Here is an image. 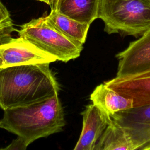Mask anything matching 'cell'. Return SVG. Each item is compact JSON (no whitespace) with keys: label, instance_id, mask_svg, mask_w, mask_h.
<instances>
[{"label":"cell","instance_id":"6da1fadb","mask_svg":"<svg viewBox=\"0 0 150 150\" xmlns=\"http://www.w3.org/2000/svg\"><path fill=\"white\" fill-rule=\"evenodd\" d=\"M49 63L0 69V108L24 107L58 94L59 83Z\"/></svg>","mask_w":150,"mask_h":150},{"label":"cell","instance_id":"7a4b0ae2","mask_svg":"<svg viewBox=\"0 0 150 150\" xmlns=\"http://www.w3.org/2000/svg\"><path fill=\"white\" fill-rule=\"evenodd\" d=\"M4 111L0 128L21 137L28 145L39 138L62 131L66 125L58 94L42 101Z\"/></svg>","mask_w":150,"mask_h":150},{"label":"cell","instance_id":"3957f363","mask_svg":"<svg viewBox=\"0 0 150 150\" xmlns=\"http://www.w3.org/2000/svg\"><path fill=\"white\" fill-rule=\"evenodd\" d=\"M98 18L108 34L140 38L150 32V0H100Z\"/></svg>","mask_w":150,"mask_h":150},{"label":"cell","instance_id":"277c9868","mask_svg":"<svg viewBox=\"0 0 150 150\" xmlns=\"http://www.w3.org/2000/svg\"><path fill=\"white\" fill-rule=\"evenodd\" d=\"M18 35L63 62L77 58L83 44L65 36L47 23L45 16L33 19L18 30Z\"/></svg>","mask_w":150,"mask_h":150},{"label":"cell","instance_id":"5b68a950","mask_svg":"<svg viewBox=\"0 0 150 150\" xmlns=\"http://www.w3.org/2000/svg\"><path fill=\"white\" fill-rule=\"evenodd\" d=\"M111 118L127 133L132 142L134 150H149L150 104L117 112Z\"/></svg>","mask_w":150,"mask_h":150},{"label":"cell","instance_id":"8992f818","mask_svg":"<svg viewBox=\"0 0 150 150\" xmlns=\"http://www.w3.org/2000/svg\"><path fill=\"white\" fill-rule=\"evenodd\" d=\"M56 57L43 51L26 39L19 36L0 45V69L57 61Z\"/></svg>","mask_w":150,"mask_h":150},{"label":"cell","instance_id":"52a82bcc","mask_svg":"<svg viewBox=\"0 0 150 150\" xmlns=\"http://www.w3.org/2000/svg\"><path fill=\"white\" fill-rule=\"evenodd\" d=\"M104 83L122 96L132 99L134 107L150 104V67L133 74L117 76Z\"/></svg>","mask_w":150,"mask_h":150},{"label":"cell","instance_id":"ba28073f","mask_svg":"<svg viewBox=\"0 0 150 150\" xmlns=\"http://www.w3.org/2000/svg\"><path fill=\"white\" fill-rule=\"evenodd\" d=\"M118 60L117 76L137 73L150 67V32L131 42L116 54Z\"/></svg>","mask_w":150,"mask_h":150},{"label":"cell","instance_id":"9c48e42d","mask_svg":"<svg viewBox=\"0 0 150 150\" xmlns=\"http://www.w3.org/2000/svg\"><path fill=\"white\" fill-rule=\"evenodd\" d=\"M81 114L83 127L74 149L94 150L96 144L112 119L93 103L87 105Z\"/></svg>","mask_w":150,"mask_h":150},{"label":"cell","instance_id":"30bf717a","mask_svg":"<svg viewBox=\"0 0 150 150\" xmlns=\"http://www.w3.org/2000/svg\"><path fill=\"white\" fill-rule=\"evenodd\" d=\"M100 0H53L51 9L78 22L90 25L98 18Z\"/></svg>","mask_w":150,"mask_h":150},{"label":"cell","instance_id":"8fae6325","mask_svg":"<svg viewBox=\"0 0 150 150\" xmlns=\"http://www.w3.org/2000/svg\"><path fill=\"white\" fill-rule=\"evenodd\" d=\"M90 98L93 104L110 117L117 112L134 107L132 99L122 96L104 83L95 88Z\"/></svg>","mask_w":150,"mask_h":150},{"label":"cell","instance_id":"7c38bea8","mask_svg":"<svg viewBox=\"0 0 150 150\" xmlns=\"http://www.w3.org/2000/svg\"><path fill=\"white\" fill-rule=\"evenodd\" d=\"M45 19L48 23L67 38L83 45L85 43L90 25L78 22L53 9L45 16Z\"/></svg>","mask_w":150,"mask_h":150},{"label":"cell","instance_id":"4fadbf2b","mask_svg":"<svg viewBox=\"0 0 150 150\" xmlns=\"http://www.w3.org/2000/svg\"><path fill=\"white\" fill-rule=\"evenodd\" d=\"M134 150L132 142L124 129L112 120L95 145L94 150Z\"/></svg>","mask_w":150,"mask_h":150},{"label":"cell","instance_id":"5bb4252c","mask_svg":"<svg viewBox=\"0 0 150 150\" xmlns=\"http://www.w3.org/2000/svg\"><path fill=\"white\" fill-rule=\"evenodd\" d=\"M18 30L13 27L8 11L0 1V45L8 42L12 38V33Z\"/></svg>","mask_w":150,"mask_h":150},{"label":"cell","instance_id":"9a60e30c","mask_svg":"<svg viewBox=\"0 0 150 150\" xmlns=\"http://www.w3.org/2000/svg\"><path fill=\"white\" fill-rule=\"evenodd\" d=\"M28 145L26 144L25 141L19 137H18L16 139L12 141L11 144H10L8 146L1 148V149H6V150H24L26 149Z\"/></svg>","mask_w":150,"mask_h":150},{"label":"cell","instance_id":"2e32d148","mask_svg":"<svg viewBox=\"0 0 150 150\" xmlns=\"http://www.w3.org/2000/svg\"><path fill=\"white\" fill-rule=\"evenodd\" d=\"M38 1H42L43 2H45L47 4H48L49 5H51L52 2H53V0H38Z\"/></svg>","mask_w":150,"mask_h":150},{"label":"cell","instance_id":"e0dca14e","mask_svg":"<svg viewBox=\"0 0 150 150\" xmlns=\"http://www.w3.org/2000/svg\"><path fill=\"white\" fill-rule=\"evenodd\" d=\"M149 150H150V148H149Z\"/></svg>","mask_w":150,"mask_h":150}]
</instances>
